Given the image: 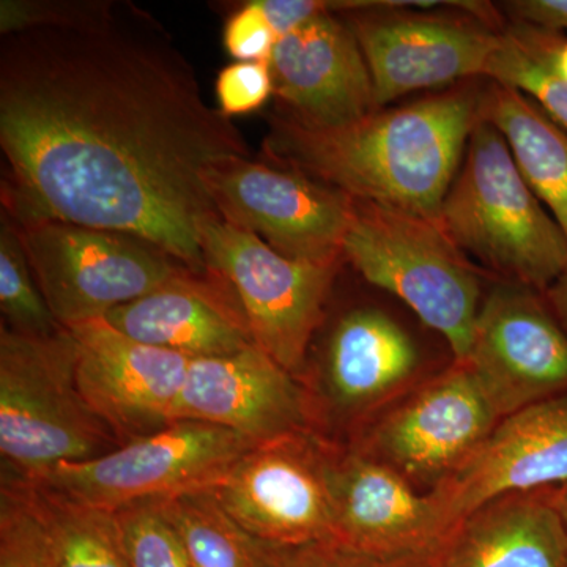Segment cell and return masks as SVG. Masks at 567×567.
Segmentation results:
<instances>
[{
  "instance_id": "8d00e7d4",
  "label": "cell",
  "mask_w": 567,
  "mask_h": 567,
  "mask_svg": "<svg viewBox=\"0 0 567 567\" xmlns=\"http://www.w3.org/2000/svg\"><path fill=\"white\" fill-rule=\"evenodd\" d=\"M554 66L559 76L567 81V39L559 37L557 48L554 52Z\"/></svg>"
},
{
  "instance_id": "ba28073f",
  "label": "cell",
  "mask_w": 567,
  "mask_h": 567,
  "mask_svg": "<svg viewBox=\"0 0 567 567\" xmlns=\"http://www.w3.org/2000/svg\"><path fill=\"white\" fill-rule=\"evenodd\" d=\"M254 446L229 429L177 420L103 456L54 466L31 481L112 511L210 488Z\"/></svg>"
},
{
  "instance_id": "836d02e7",
  "label": "cell",
  "mask_w": 567,
  "mask_h": 567,
  "mask_svg": "<svg viewBox=\"0 0 567 567\" xmlns=\"http://www.w3.org/2000/svg\"><path fill=\"white\" fill-rule=\"evenodd\" d=\"M516 22H527L550 31H567V0H514L506 2Z\"/></svg>"
},
{
  "instance_id": "4316f807",
  "label": "cell",
  "mask_w": 567,
  "mask_h": 567,
  "mask_svg": "<svg viewBox=\"0 0 567 567\" xmlns=\"http://www.w3.org/2000/svg\"><path fill=\"white\" fill-rule=\"evenodd\" d=\"M0 309L6 327L28 336H51L62 330L41 293L18 224L6 213L0 227Z\"/></svg>"
},
{
  "instance_id": "9a60e30c",
  "label": "cell",
  "mask_w": 567,
  "mask_h": 567,
  "mask_svg": "<svg viewBox=\"0 0 567 567\" xmlns=\"http://www.w3.org/2000/svg\"><path fill=\"white\" fill-rule=\"evenodd\" d=\"M229 429L254 445L315 432L319 412L309 386L257 346L193 358L174 421Z\"/></svg>"
},
{
  "instance_id": "ffe728a7",
  "label": "cell",
  "mask_w": 567,
  "mask_h": 567,
  "mask_svg": "<svg viewBox=\"0 0 567 567\" xmlns=\"http://www.w3.org/2000/svg\"><path fill=\"white\" fill-rule=\"evenodd\" d=\"M417 364L415 342L401 324L379 309H354L339 320L328 342L324 401L338 415H368L412 382Z\"/></svg>"
},
{
  "instance_id": "d590c367",
  "label": "cell",
  "mask_w": 567,
  "mask_h": 567,
  "mask_svg": "<svg viewBox=\"0 0 567 567\" xmlns=\"http://www.w3.org/2000/svg\"><path fill=\"white\" fill-rule=\"evenodd\" d=\"M551 499H554V505L557 507L559 518H561L567 539V483L551 488Z\"/></svg>"
},
{
  "instance_id": "d4e9b609",
  "label": "cell",
  "mask_w": 567,
  "mask_h": 567,
  "mask_svg": "<svg viewBox=\"0 0 567 567\" xmlns=\"http://www.w3.org/2000/svg\"><path fill=\"white\" fill-rule=\"evenodd\" d=\"M28 481L54 533L59 567H130L111 511Z\"/></svg>"
},
{
  "instance_id": "5b68a950",
  "label": "cell",
  "mask_w": 567,
  "mask_h": 567,
  "mask_svg": "<svg viewBox=\"0 0 567 567\" xmlns=\"http://www.w3.org/2000/svg\"><path fill=\"white\" fill-rule=\"evenodd\" d=\"M342 254L365 281L439 331L454 361L466 360L483 303L481 284L439 223L352 199Z\"/></svg>"
},
{
  "instance_id": "30bf717a",
  "label": "cell",
  "mask_w": 567,
  "mask_h": 567,
  "mask_svg": "<svg viewBox=\"0 0 567 567\" xmlns=\"http://www.w3.org/2000/svg\"><path fill=\"white\" fill-rule=\"evenodd\" d=\"M499 423L468 365L454 361L393 410L353 447L429 491L468 461Z\"/></svg>"
},
{
  "instance_id": "d6986e66",
  "label": "cell",
  "mask_w": 567,
  "mask_h": 567,
  "mask_svg": "<svg viewBox=\"0 0 567 567\" xmlns=\"http://www.w3.org/2000/svg\"><path fill=\"white\" fill-rule=\"evenodd\" d=\"M134 341L192 358L223 357L254 344L233 287L215 274L188 271L104 317Z\"/></svg>"
},
{
  "instance_id": "d6a6232c",
  "label": "cell",
  "mask_w": 567,
  "mask_h": 567,
  "mask_svg": "<svg viewBox=\"0 0 567 567\" xmlns=\"http://www.w3.org/2000/svg\"><path fill=\"white\" fill-rule=\"evenodd\" d=\"M256 3L278 39L320 14L334 13L336 10H352L354 7V2L322 0H256Z\"/></svg>"
},
{
  "instance_id": "44dd1931",
  "label": "cell",
  "mask_w": 567,
  "mask_h": 567,
  "mask_svg": "<svg viewBox=\"0 0 567 567\" xmlns=\"http://www.w3.org/2000/svg\"><path fill=\"white\" fill-rule=\"evenodd\" d=\"M427 567H567L551 488L492 499L451 529Z\"/></svg>"
},
{
  "instance_id": "f1b7e54d",
  "label": "cell",
  "mask_w": 567,
  "mask_h": 567,
  "mask_svg": "<svg viewBox=\"0 0 567 567\" xmlns=\"http://www.w3.org/2000/svg\"><path fill=\"white\" fill-rule=\"evenodd\" d=\"M106 2H20L2 0L0 31L2 35L50 25H73L102 17L111 10Z\"/></svg>"
},
{
  "instance_id": "2e32d148",
  "label": "cell",
  "mask_w": 567,
  "mask_h": 567,
  "mask_svg": "<svg viewBox=\"0 0 567 567\" xmlns=\"http://www.w3.org/2000/svg\"><path fill=\"white\" fill-rule=\"evenodd\" d=\"M380 10L350 17L371 71L377 106L421 89L484 76L502 31L472 21Z\"/></svg>"
},
{
  "instance_id": "cb8c5ba5",
  "label": "cell",
  "mask_w": 567,
  "mask_h": 567,
  "mask_svg": "<svg viewBox=\"0 0 567 567\" xmlns=\"http://www.w3.org/2000/svg\"><path fill=\"white\" fill-rule=\"evenodd\" d=\"M559 37L561 32L516 22L502 31L484 78L528 93L567 132V81L554 66Z\"/></svg>"
},
{
  "instance_id": "e575fe53",
  "label": "cell",
  "mask_w": 567,
  "mask_h": 567,
  "mask_svg": "<svg viewBox=\"0 0 567 567\" xmlns=\"http://www.w3.org/2000/svg\"><path fill=\"white\" fill-rule=\"evenodd\" d=\"M544 298H546L548 308L551 309L567 333V267L557 282L544 293Z\"/></svg>"
},
{
  "instance_id": "484cf974",
  "label": "cell",
  "mask_w": 567,
  "mask_h": 567,
  "mask_svg": "<svg viewBox=\"0 0 567 567\" xmlns=\"http://www.w3.org/2000/svg\"><path fill=\"white\" fill-rule=\"evenodd\" d=\"M0 567H59L54 533L35 488L9 472L0 487Z\"/></svg>"
},
{
  "instance_id": "6da1fadb",
  "label": "cell",
  "mask_w": 567,
  "mask_h": 567,
  "mask_svg": "<svg viewBox=\"0 0 567 567\" xmlns=\"http://www.w3.org/2000/svg\"><path fill=\"white\" fill-rule=\"evenodd\" d=\"M0 148L11 175L3 200L18 223L137 235L196 274H210L200 224L219 216L205 177L249 156L169 37L117 7L6 35Z\"/></svg>"
},
{
  "instance_id": "9c48e42d",
  "label": "cell",
  "mask_w": 567,
  "mask_h": 567,
  "mask_svg": "<svg viewBox=\"0 0 567 567\" xmlns=\"http://www.w3.org/2000/svg\"><path fill=\"white\" fill-rule=\"evenodd\" d=\"M224 221L293 260L338 264L352 199L290 169L238 156L205 177Z\"/></svg>"
},
{
  "instance_id": "3957f363",
  "label": "cell",
  "mask_w": 567,
  "mask_h": 567,
  "mask_svg": "<svg viewBox=\"0 0 567 567\" xmlns=\"http://www.w3.org/2000/svg\"><path fill=\"white\" fill-rule=\"evenodd\" d=\"M439 226L462 254L546 293L567 267V235L522 177L503 134L477 118L440 210Z\"/></svg>"
},
{
  "instance_id": "8fae6325",
  "label": "cell",
  "mask_w": 567,
  "mask_h": 567,
  "mask_svg": "<svg viewBox=\"0 0 567 567\" xmlns=\"http://www.w3.org/2000/svg\"><path fill=\"white\" fill-rule=\"evenodd\" d=\"M208 491L264 543L297 547L336 539L317 431L251 447Z\"/></svg>"
},
{
  "instance_id": "8992f818",
  "label": "cell",
  "mask_w": 567,
  "mask_h": 567,
  "mask_svg": "<svg viewBox=\"0 0 567 567\" xmlns=\"http://www.w3.org/2000/svg\"><path fill=\"white\" fill-rule=\"evenodd\" d=\"M18 229L41 293L62 328L104 319L112 309L193 271L137 235L58 219L18 223Z\"/></svg>"
},
{
  "instance_id": "7402d4cb",
  "label": "cell",
  "mask_w": 567,
  "mask_h": 567,
  "mask_svg": "<svg viewBox=\"0 0 567 567\" xmlns=\"http://www.w3.org/2000/svg\"><path fill=\"white\" fill-rule=\"evenodd\" d=\"M480 115L505 137L529 188L567 235V132L543 107L509 85L492 82Z\"/></svg>"
},
{
  "instance_id": "4fadbf2b",
  "label": "cell",
  "mask_w": 567,
  "mask_h": 567,
  "mask_svg": "<svg viewBox=\"0 0 567 567\" xmlns=\"http://www.w3.org/2000/svg\"><path fill=\"white\" fill-rule=\"evenodd\" d=\"M336 540L374 557L431 558L451 533L431 492L394 468L323 436Z\"/></svg>"
},
{
  "instance_id": "e0dca14e",
  "label": "cell",
  "mask_w": 567,
  "mask_h": 567,
  "mask_svg": "<svg viewBox=\"0 0 567 567\" xmlns=\"http://www.w3.org/2000/svg\"><path fill=\"white\" fill-rule=\"evenodd\" d=\"M566 483L567 394H563L499 420L475 454L427 492L453 529L499 496Z\"/></svg>"
},
{
  "instance_id": "277c9868",
  "label": "cell",
  "mask_w": 567,
  "mask_h": 567,
  "mask_svg": "<svg viewBox=\"0 0 567 567\" xmlns=\"http://www.w3.org/2000/svg\"><path fill=\"white\" fill-rule=\"evenodd\" d=\"M76 342L66 328L51 336L0 328V453L3 472L33 480L121 445L78 390Z\"/></svg>"
},
{
  "instance_id": "f546056e",
  "label": "cell",
  "mask_w": 567,
  "mask_h": 567,
  "mask_svg": "<svg viewBox=\"0 0 567 567\" xmlns=\"http://www.w3.org/2000/svg\"><path fill=\"white\" fill-rule=\"evenodd\" d=\"M431 558H380L333 539L297 547L278 546L275 567H427Z\"/></svg>"
},
{
  "instance_id": "1f68e13d",
  "label": "cell",
  "mask_w": 567,
  "mask_h": 567,
  "mask_svg": "<svg viewBox=\"0 0 567 567\" xmlns=\"http://www.w3.org/2000/svg\"><path fill=\"white\" fill-rule=\"evenodd\" d=\"M278 37L256 2L235 11L224 29V47L244 62H268Z\"/></svg>"
},
{
  "instance_id": "4dcf8cb0",
  "label": "cell",
  "mask_w": 567,
  "mask_h": 567,
  "mask_svg": "<svg viewBox=\"0 0 567 567\" xmlns=\"http://www.w3.org/2000/svg\"><path fill=\"white\" fill-rule=\"evenodd\" d=\"M216 93L227 117L259 110L274 93L268 62H240L227 66L216 81Z\"/></svg>"
},
{
  "instance_id": "5bb4252c",
  "label": "cell",
  "mask_w": 567,
  "mask_h": 567,
  "mask_svg": "<svg viewBox=\"0 0 567 567\" xmlns=\"http://www.w3.org/2000/svg\"><path fill=\"white\" fill-rule=\"evenodd\" d=\"M66 330L76 342L78 390L121 445L173 423L192 358L134 341L104 319Z\"/></svg>"
},
{
  "instance_id": "52a82bcc",
  "label": "cell",
  "mask_w": 567,
  "mask_h": 567,
  "mask_svg": "<svg viewBox=\"0 0 567 567\" xmlns=\"http://www.w3.org/2000/svg\"><path fill=\"white\" fill-rule=\"evenodd\" d=\"M205 264L233 287L254 344L303 382L338 264L293 260L215 215L199 227Z\"/></svg>"
},
{
  "instance_id": "7c38bea8",
  "label": "cell",
  "mask_w": 567,
  "mask_h": 567,
  "mask_svg": "<svg viewBox=\"0 0 567 567\" xmlns=\"http://www.w3.org/2000/svg\"><path fill=\"white\" fill-rule=\"evenodd\" d=\"M499 420L567 394V333L546 298L496 287L481 303L465 361Z\"/></svg>"
},
{
  "instance_id": "83f0119b",
  "label": "cell",
  "mask_w": 567,
  "mask_h": 567,
  "mask_svg": "<svg viewBox=\"0 0 567 567\" xmlns=\"http://www.w3.org/2000/svg\"><path fill=\"white\" fill-rule=\"evenodd\" d=\"M130 567H193L159 499L111 511Z\"/></svg>"
},
{
  "instance_id": "7a4b0ae2",
  "label": "cell",
  "mask_w": 567,
  "mask_h": 567,
  "mask_svg": "<svg viewBox=\"0 0 567 567\" xmlns=\"http://www.w3.org/2000/svg\"><path fill=\"white\" fill-rule=\"evenodd\" d=\"M480 110V96L443 93L375 110L339 126L282 115L271 123L270 158L346 194L439 223Z\"/></svg>"
},
{
  "instance_id": "ac0fdd59",
  "label": "cell",
  "mask_w": 567,
  "mask_h": 567,
  "mask_svg": "<svg viewBox=\"0 0 567 567\" xmlns=\"http://www.w3.org/2000/svg\"><path fill=\"white\" fill-rule=\"evenodd\" d=\"M268 66L276 96L309 125H344L380 110L360 43L334 13L278 39Z\"/></svg>"
},
{
  "instance_id": "603a6c76",
  "label": "cell",
  "mask_w": 567,
  "mask_h": 567,
  "mask_svg": "<svg viewBox=\"0 0 567 567\" xmlns=\"http://www.w3.org/2000/svg\"><path fill=\"white\" fill-rule=\"evenodd\" d=\"M159 502L193 567H275L278 546L241 527L208 488Z\"/></svg>"
}]
</instances>
